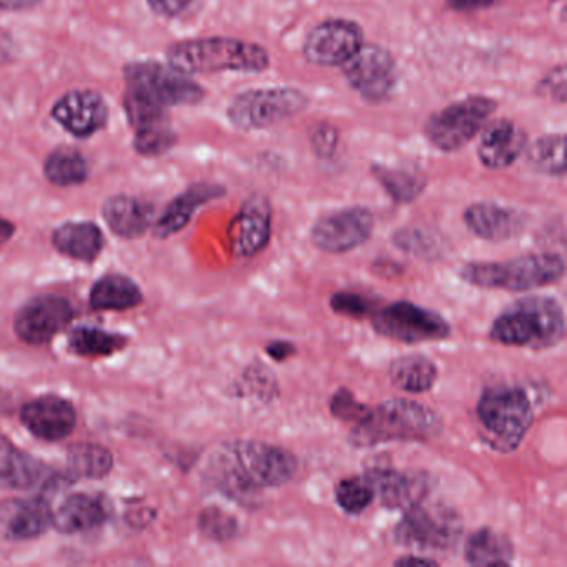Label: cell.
Masks as SVG:
<instances>
[{
	"label": "cell",
	"mask_w": 567,
	"mask_h": 567,
	"mask_svg": "<svg viewBox=\"0 0 567 567\" xmlns=\"http://www.w3.org/2000/svg\"><path fill=\"white\" fill-rule=\"evenodd\" d=\"M297 471V457L285 447L240 440L221 444L210 454L204 481L215 493L248 506L260 491L290 483Z\"/></svg>",
	"instance_id": "6da1fadb"
},
{
	"label": "cell",
	"mask_w": 567,
	"mask_h": 567,
	"mask_svg": "<svg viewBox=\"0 0 567 567\" xmlns=\"http://www.w3.org/2000/svg\"><path fill=\"white\" fill-rule=\"evenodd\" d=\"M566 337L563 305L547 295L520 298L497 315L491 324L489 338L504 347L547 350Z\"/></svg>",
	"instance_id": "7a4b0ae2"
},
{
	"label": "cell",
	"mask_w": 567,
	"mask_h": 567,
	"mask_svg": "<svg viewBox=\"0 0 567 567\" xmlns=\"http://www.w3.org/2000/svg\"><path fill=\"white\" fill-rule=\"evenodd\" d=\"M443 420L426 404L393 398L368 410L367 416L351 426L350 443L373 447L393 441H430L440 436Z\"/></svg>",
	"instance_id": "3957f363"
},
{
	"label": "cell",
	"mask_w": 567,
	"mask_h": 567,
	"mask_svg": "<svg viewBox=\"0 0 567 567\" xmlns=\"http://www.w3.org/2000/svg\"><path fill=\"white\" fill-rule=\"evenodd\" d=\"M168 64L187 75L261 74L270 68V54L257 42L235 38H202L177 42L167 51Z\"/></svg>",
	"instance_id": "277c9868"
},
{
	"label": "cell",
	"mask_w": 567,
	"mask_h": 567,
	"mask_svg": "<svg viewBox=\"0 0 567 567\" xmlns=\"http://www.w3.org/2000/svg\"><path fill=\"white\" fill-rule=\"evenodd\" d=\"M476 417L486 443L499 453H511L533 426L534 408L523 388L496 384L481 394Z\"/></svg>",
	"instance_id": "5b68a950"
},
{
	"label": "cell",
	"mask_w": 567,
	"mask_h": 567,
	"mask_svg": "<svg viewBox=\"0 0 567 567\" xmlns=\"http://www.w3.org/2000/svg\"><path fill=\"white\" fill-rule=\"evenodd\" d=\"M566 264L559 254L544 251L507 261L467 264L460 270L466 284L486 290L529 291L563 280Z\"/></svg>",
	"instance_id": "8992f818"
},
{
	"label": "cell",
	"mask_w": 567,
	"mask_h": 567,
	"mask_svg": "<svg viewBox=\"0 0 567 567\" xmlns=\"http://www.w3.org/2000/svg\"><path fill=\"white\" fill-rule=\"evenodd\" d=\"M496 111L494 99L470 95L434 112L424 124V135L436 151L454 154L480 137Z\"/></svg>",
	"instance_id": "52a82bcc"
},
{
	"label": "cell",
	"mask_w": 567,
	"mask_h": 567,
	"mask_svg": "<svg viewBox=\"0 0 567 567\" xmlns=\"http://www.w3.org/2000/svg\"><path fill=\"white\" fill-rule=\"evenodd\" d=\"M308 104V95L298 89H250L231 99L227 117L238 131H265L297 117L307 111Z\"/></svg>",
	"instance_id": "ba28073f"
},
{
	"label": "cell",
	"mask_w": 567,
	"mask_h": 567,
	"mask_svg": "<svg viewBox=\"0 0 567 567\" xmlns=\"http://www.w3.org/2000/svg\"><path fill=\"white\" fill-rule=\"evenodd\" d=\"M124 78L127 91L144 95L165 109L197 105L205 99V89L171 64L132 62L124 69Z\"/></svg>",
	"instance_id": "9c48e42d"
},
{
	"label": "cell",
	"mask_w": 567,
	"mask_h": 567,
	"mask_svg": "<svg viewBox=\"0 0 567 567\" xmlns=\"http://www.w3.org/2000/svg\"><path fill=\"white\" fill-rule=\"evenodd\" d=\"M463 533L460 516L450 507L423 506V503L408 507L393 530L398 546L413 550H447L456 546Z\"/></svg>",
	"instance_id": "30bf717a"
},
{
	"label": "cell",
	"mask_w": 567,
	"mask_h": 567,
	"mask_svg": "<svg viewBox=\"0 0 567 567\" xmlns=\"http://www.w3.org/2000/svg\"><path fill=\"white\" fill-rule=\"evenodd\" d=\"M371 323L380 337L398 343H433L451 334L450 323L437 311L404 300L377 308Z\"/></svg>",
	"instance_id": "8fae6325"
},
{
	"label": "cell",
	"mask_w": 567,
	"mask_h": 567,
	"mask_svg": "<svg viewBox=\"0 0 567 567\" xmlns=\"http://www.w3.org/2000/svg\"><path fill=\"white\" fill-rule=\"evenodd\" d=\"M348 85L370 104L391 97L398 82L396 61L388 49L364 42L354 55L341 65Z\"/></svg>",
	"instance_id": "7c38bea8"
},
{
	"label": "cell",
	"mask_w": 567,
	"mask_h": 567,
	"mask_svg": "<svg viewBox=\"0 0 567 567\" xmlns=\"http://www.w3.org/2000/svg\"><path fill=\"white\" fill-rule=\"evenodd\" d=\"M364 32L350 19H327L308 32L305 61L317 68H341L364 44Z\"/></svg>",
	"instance_id": "4fadbf2b"
},
{
	"label": "cell",
	"mask_w": 567,
	"mask_h": 567,
	"mask_svg": "<svg viewBox=\"0 0 567 567\" xmlns=\"http://www.w3.org/2000/svg\"><path fill=\"white\" fill-rule=\"evenodd\" d=\"M74 305L62 295L45 293L31 298L14 318V333L32 347L51 343L74 320Z\"/></svg>",
	"instance_id": "5bb4252c"
},
{
	"label": "cell",
	"mask_w": 567,
	"mask_h": 567,
	"mask_svg": "<svg viewBox=\"0 0 567 567\" xmlns=\"http://www.w3.org/2000/svg\"><path fill=\"white\" fill-rule=\"evenodd\" d=\"M373 228L374 217L370 208L347 207L318 218L310 235L318 250L340 255L367 244Z\"/></svg>",
	"instance_id": "9a60e30c"
},
{
	"label": "cell",
	"mask_w": 567,
	"mask_h": 567,
	"mask_svg": "<svg viewBox=\"0 0 567 567\" xmlns=\"http://www.w3.org/2000/svg\"><path fill=\"white\" fill-rule=\"evenodd\" d=\"M124 107L128 124L134 128L137 154L157 157L174 147L177 134L172 127L167 109L132 91L125 92Z\"/></svg>",
	"instance_id": "2e32d148"
},
{
	"label": "cell",
	"mask_w": 567,
	"mask_h": 567,
	"mask_svg": "<svg viewBox=\"0 0 567 567\" xmlns=\"http://www.w3.org/2000/svg\"><path fill=\"white\" fill-rule=\"evenodd\" d=\"M51 114L69 134L91 138L107 125L109 105L99 92L79 89L58 99Z\"/></svg>",
	"instance_id": "e0dca14e"
},
{
	"label": "cell",
	"mask_w": 567,
	"mask_h": 567,
	"mask_svg": "<svg viewBox=\"0 0 567 567\" xmlns=\"http://www.w3.org/2000/svg\"><path fill=\"white\" fill-rule=\"evenodd\" d=\"M21 423L32 436L48 443L68 440L78 426V410L58 394L34 398L21 408Z\"/></svg>",
	"instance_id": "ac0fdd59"
},
{
	"label": "cell",
	"mask_w": 567,
	"mask_h": 567,
	"mask_svg": "<svg viewBox=\"0 0 567 567\" xmlns=\"http://www.w3.org/2000/svg\"><path fill=\"white\" fill-rule=\"evenodd\" d=\"M374 497L388 509H408L423 503L433 489V477L423 471L377 467L367 474Z\"/></svg>",
	"instance_id": "d6986e66"
},
{
	"label": "cell",
	"mask_w": 567,
	"mask_h": 567,
	"mask_svg": "<svg viewBox=\"0 0 567 567\" xmlns=\"http://www.w3.org/2000/svg\"><path fill=\"white\" fill-rule=\"evenodd\" d=\"M274 231V208L265 195H251L241 205L230 228L231 251L238 258H251L265 250Z\"/></svg>",
	"instance_id": "ffe728a7"
},
{
	"label": "cell",
	"mask_w": 567,
	"mask_h": 567,
	"mask_svg": "<svg viewBox=\"0 0 567 567\" xmlns=\"http://www.w3.org/2000/svg\"><path fill=\"white\" fill-rule=\"evenodd\" d=\"M51 504L44 497H14L0 503V537L32 540L52 527Z\"/></svg>",
	"instance_id": "44dd1931"
},
{
	"label": "cell",
	"mask_w": 567,
	"mask_h": 567,
	"mask_svg": "<svg viewBox=\"0 0 567 567\" xmlns=\"http://www.w3.org/2000/svg\"><path fill=\"white\" fill-rule=\"evenodd\" d=\"M58 481L51 467L0 434V489L31 491Z\"/></svg>",
	"instance_id": "7402d4cb"
},
{
	"label": "cell",
	"mask_w": 567,
	"mask_h": 567,
	"mask_svg": "<svg viewBox=\"0 0 567 567\" xmlns=\"http://www.w3.org/2000/svg\"><path fill=\"white\" fill-rule=\"evenodd\" d=\"M480 135L477 158L487 171L511 167L526 151V132L509 118L489 122Z\"/></svg>",
	"instance_id": "603a6c76"
},
{
	"label": "cell",
	"mask_w": 567,
	"mask_h": 567,
	"mask_svg": "<svg viewBox=\"0 0 567 567\" xmlns=\"http://www.w3.org/2000/svg\"><path fill=\"white\" fill-rule=\"evenodd\" d=\"M463 221L474 237L499 244L523 234L527 218L523 212L514 208L494 202H480L464 210Z\"/></svg>",
	"instance_id": "cb8c5ba5"
},
{
	"label": "cell",
	"mask_w": 567,
	"mask_h": 567,
	"mask_svg": "<svg viewBox=\"0 0 567 567\" xmlns=\"http://www.w3.org/2000/svg\"><path fill=\"white\" fill-rule=\"evenodd\" d=\"M109 517L111 504L102 494L75 493L52 513V527L62 534L89 533L104 526Z\"/></svg>",
	"instance_id": "d4e9b609"
},
{
	"label": "cell",
	"mask_w": 567,
	"mask_h": 567,
	"mask_svg": "<svg viewBox=\"0 0 567 567\" xmlns=\"http://www.w3.org/2000/svg\"><path fill=\"white\" fill-rule=\"evenodd\" d=\"M225 188L217 184H194L175 197L165 208L164 214L154 221V235L161 240L174 237L190 224L198 208L208 202L224 197Z\"/></svg>",
	"instance_id": "484cf974"
},
{
	"label": "cell",
	"mask_w": 567,
	"mask_h": 567,
	"mask_svg": "<svg viewBox=\"0 0 567 567\" xmlns=\"http://www.w3.org/2000/svg\"><path fill=\"white\" fill-rule=\"evenodd\" d=\"M102 217L112 234L127 240L144 237L154 227L155 212L148 202L132 195H115L102 207Z\"/></svg>",
	"instance_id": "4316f807"
},
{
	"label": "cell",
	"mask_w": 567,
	"mask_h": 567,
	"mask_svg": "<svg viewBox=\"0 0 567 567\" xmlns=\"http://www.w3.org/2000/svg\"><path fill=\"white\" fill-rule=\"evenodd\" d=\"M52 245L62 257L94 264L104 251L105 237L94 221H65L52 234Z\"/></svg>",
	"instance_id": "83f0119b"
},
{
	"label": "cell",
	"mask_w": 567,
	"mask_h": 567,
	"mask_svg": "<svg viewBox=\"0 0 567 567\" xmlns=\"http://www.w3.org/2000/svg\"><path fill=\"white\" fill-rule=\"evenodd\" d=\"M89 301L95 311H125L138 307L144 293L127 275L107 274L95 281Z\"/></svg>",
	"instance_id": "f1b7e54d"
},
{
	"label": "cell",
	"mask_w": 567,
	"mask_h": 567,
	"mask_svg": "<svg viewBox=\"0 0 567 567\" xmlns=\"http://www.w3.org/2000/svg\"><path fill=\"white\" fill-rule=\"evenodd\" d=\"M391 384L404 393L421 394L430 391L437 380V368L424 354H404L391 361L388 370Z\"/></svg>",
	"instance_id": "f546056e"
},
{
	"label": "cell",
	"mask_w": 567,
	"mask_h": 567,
	"mask_svg": "<svg viewBox=\"0 0 567 567\" xmlns=\"http://www.w3.org/2000/svg\"><path fill=\"white\" fill-rule=\"evenodd\" d=\"M513 557V544L491 527H481L471 534L464 546V560L470 566H509Z\"/></svg>",
	"instance_id": "4dcf8cb0"
},
{
	"label": "cell",
	"mask_w": 567,
	"mask_h": 567,
	"mask_svg": "<svg viewBox=\"0 0 567 567\" xmlns=\"http://www.w3.org/2000/svg\"><path fill=\"white\" fill-rule=\"evenodd\" d=\"M91 167L87 158L74 147H58L44 162V175L49 184L59 188L78 187L87 182Z\"/></svg>",
	"instance_id": "1f68e13d"
},
{
	"label": "cell",
	"mask_w": 567,
	"mask_h": 567,
	"mask_svg": "<svg viewBox=\"0 0 567 567\" xmlns=\"http://www.w3.org/2000/svg\"><path fill=\"white\" fill-rule=\"evenodd\" d=\"M69 477L99 481L114 470V456L102 444L79 443L68 453Z\"/></svg>",
	"instance_id": "d6a6232c"
},
{
	"label": "cell",
	"mask_w": 567,
	"mask_h": 567,
	"mask_svg": "<svg viewBox=\"0 0 567 567\" xmlns=\"http://www.w3.org/2000/svg\"><path fill=\"white\" fill-rule=\"evenodd\" d=\"M527 164L547 177H564L566 175V135L547 134L536 138L534 142H527L526 151Z\"/></svg>",
	"instance_id": "836d02e7"
},
{
	"label": "cell",
	"mask_w": 567,
	"mask_h": 567,
	"mask_svg": "<svg viewBox=\"0 0 567 567\" xmlns=\"http://www.w3.org/2000/svg\"><path fill=\"white\" fill-rule=\"evenodd\" d=\"M127 338L97 327H78L69 334V350L78 357L105 358L124 350Z\"/></svg>",
	"instance_id": "e575fe53"
},
{
	"label": "cell",
	"mask_w": 567,
	"mask_h": 567,
	"mask_svg": "<svg viewBox=\"0 0 567 567\" xmlns=\"http://www.w3.org/2000/svg\"><path fill=\"white\" fill-rule=\"evenodd\" d=\"M371 174L396 204H411L426 188V178L423 175L404 168L373 165Z\"/></svg>",
	"instance_id": "d590c367"
},
{
	"label": "cell",
	"mask_w": 567,
	"mask_h": 567,
	"mask_svg": "<svg viewBox=\"0 0 567 567\" xmlns=\"http://www.w3.org/2000/svg\"><path fill=\"white\" fill-rule=\"evenodd\" d=\"M334 497H337L338 506L344 511V513L358 514L367 511L371 506L374 499L373 487L368 483L367 477H347L338 483L337 489H334Z\"/></svg>",
	"instance_id": "8d00e7d4"
},
{
	"label": "cell",
	"mask_w": 567,
	"mask_h": 567,
	"mask_svg": "<svg viewBox=\"0 0 567 567\" xmlns=\"http://www.w3.org/2000/svg\"><path fill=\"white\" fill-rule=\"evenodd\" d=\"M198 529L208 539L225 543V540L237 537L240 524H238L237 517L231 516L227 511L210 506L202 511L200 516H198Z\"/></svg>",
	"instance_id": "74e56055"
},
{
	"label": "cell",
	"mask_w": 567,
	"mask_h": 567,
	"mask_svg": "<svg viewBox=\"0 0 567 567\" xmlns=\"http://www.w3.org/2000/svg\"><path fill=\"white\" fill-rule=\"evenodd\" d=\"M330 307L340 317L364 320L377 311V305L367 295L357 291H338L330 298Z\"/></svg>",
	"instance_id": "f35d334b"
},
{
	"label": "cell",
	"mask_w": 567,
	"mask_h": 567,
	"mask_svg": "<svg viewBox=\"0 0 567 567\" xmlns=\"http://www.w3.org/2000/svg\"><path fill=\"white\" fill-rule=\"evenodd\" d=\"M391 240L404 254L420 258L436 257V240L426 231L417 230V228H403V230L393 234Z\"/></svg>",
	"instance_id": "ab89813d"
},
{
	"label": "cell",
	"mask_w": 567,
	"mask_h": 567,
	"mask_svg": "<svg viewBox=\"0 0 567 567\" xmlns=\"http://www.w3.org/2000/svg\"><path fill=\"white\" fill-rule=\"evenodd\" d=\"M566 65L559 64L550 69L547 74L543 75L536 84V94L539 97L547 99L556 105H564L567 101V78Z\"/></svg>",
	"instance_id": "60d3db41"
},
{
	"label": "cell",
	"mask_w": 567,
	"mask_h": 567,
	"mask_svg": "<svg viewBox=\"0 0 567 567\" xmlns=\"http://www.w3.org/2000/svg\"><path fill=\"white\" fill-rule=\"evenodd\" d=\"M368 410L370 406L367 404L360 403V401L354 398V394L348 390H340L330 401V411L334 417L343 421V423L357 424L358 421L363 420L367 416Z\"/></svg>",
	"instance_id": "b9f144b4"
},
{
	"label": "cell",
	"mask_w": 567,
	"mask_h": 567,
	"mask_svg": "<svg viewBox=\"0 0 567 567\" xmlns=\"http://www.w3.org/2000/svg\"><path fill=\"white\" fill-rule=\"evenodd\" d=\"M308 141H310L311 152L318 158H331L340 144V132L334 125L320 122L308 132Z\"/></svg>",
	"instance_id": "7bdbcfd3"
},
{
	"label": "cell",
	"mask_w": 567,
	"mask_h": 567,
	"mask_svg": "<svg viewBox=\"0 0 567 567\" xmlns=\"http://www.w3.org/2000/svg\"><path fill=\"white\" fill-rule=\"evenodd\" d=\"M152 11L161 18H177L187 11L192 0H147Z\"/></svg>",
	"instance_id": "ee69618b"
},
{
	"label": "cell",
	"mask_w": 567,
	"mask_h": 567,
	"mask_svg": "<svg viewBox=\"0 0 567 567\" xmlns=\"http://www.w3.org/2000/svg\"><path fill=\"white\" fill-rule=\"evenodd\" d=\"M265 351L271 360L281 363V361H287L288 358H293L297 354V347L291 341L275 340L265 347Z\"/></svg>",
	"instance_id": "f6af8a7d"
},
{
	"label": "cell",
	"mask_w": 567,
	"mask_h": 567,
	"mask_svg": "<svg viewBox=\"0 0 567 567\" xmlns=\"http://www.w3.org/2000/svg\"><path fill=\"white\" fill-rule=\"evenodd\" d=\"M447 8L457 12L481 11V9L491 8L496 4V0H444Z\"/></svg>",
	"instance_id": "bcb514c9"
},
{
	"label": "cell",
	"mask_w": 567,
	"mask_h": 567,
	"mask_svg": "<svg viewBox=\"0 0 567 567\" xmlns=\"http://www.w3.org/2000/svg\"><path fill=\"white\" fill-rule=\"evenodd\" d=\"M44 0H0V11L24 12L38 8Z\"/></svg>",
	"instance_id": "7dc6e473"
},
{
	"label": "cell",
	"mask_w": 567,
	"mask_h": 567,
	"mask_svg": "<svg viewBox=\"0 0 567 567\" xmlns=\"http://www.w3.org/2000/svg\"><path fill=\"white\" fill-rule=\"evenodd\" d=\"M12 49H14V44H12L11 35L8 32L0 31V64L11 61Z\"/></svg>",
	"instance_id": "c3c4849f"
},
{
	"label": "cell",
	"mask_w": 567,
	"mask_h": 567,
	"mask_svg": "<svg viewBox=\"0 0 567 567\" xmlns=\"http://www.w3.org/2000/svg\"><path fill=\"white\" fill-rule=\"evenodd\" d=\"M413 564H417V566H437L436 560L431 559V557L423 556H404L401 559H398L394 563V566H413Z\"/></svg>",
	"instance_id": "681fc988"
},
{
	"label": "cell",
	"mask_w": 567,
	"mask_h": 567,
	"mask_svg": "<svg viewBox=\"0 0 567 567\" xmlns=\"http://www.w3.org/2000/svg\"><path fill=\"white\" fill-rule=\"evenodd\" d=\"M16 234V225L8 218L0 217V245L8 244Z\"/></svg>",
	"instance_id": "f907efd6"
},
{
	"label": "cell",
	"mask_w": 567,
	"mask_h": 567,
	"mask_svg": "<svg viewBox=\"0 0 567 567\" xmlns=\"http://www.w3.org/2000/svg\"><path fill=\"white\" fill-rule=\"evenodd\" d=\"M549 2H563V0H549Z\"/></svg>",
	"instance_id": "816d5d0a"
}]
</instances>
